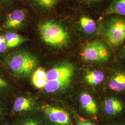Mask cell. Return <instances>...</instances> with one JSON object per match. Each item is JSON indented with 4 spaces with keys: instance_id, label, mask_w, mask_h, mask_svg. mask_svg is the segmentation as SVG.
<instances>
[{
    "instance_id": "cell-1",
    "label": "cell",
    "mask_w": 125,
    "mask_h": 125,
    "mask_svg": "<svg viewBox=\"0 0 125 125\" xmlns=\"http://www.w3.org/2000/svg\"><path fill=\"white\" fill-rule=\"evenodd\" d=\"M39 31L42 40L53 47H64L70 41L67 30L61 24L53 20H47L41 23L39 26Z\"/></svg>"
},
{
    "instance_id": "cell-2",
    "label": "cell",
    "mask_w": 125,
    "mask_h": 125,
    "mask_svg": "<svg viewBox=\"0 0 125 125\" xmlns=\"http://www.w3.org/2000/svg\"><path fill=\"white\" fill-rule=\"evenodd\" d=\"M105 40L113 48L120 47L125 42V17L118 15H108L101 25Z\"/></svg>"
},
{
    "instance_id": "cell-3",
    "label": "cell",
    "mask_w": 125,
    "mask_h": 125,
    "mask_svg": "<svg viewBox=\"0 0 125 125\" xmlns=\"http://www.w3.org/2000/svg\"><path fill=\"white\" fill-rule=\"evenodd\" d=\"M11 70L18 75L27 76L36 68L38 60L30 52L21 51L12 55L8 61Z\"/></svg>"
},
{
    "instance_id": "cell-4",
    "label": "cell",
    "mask_w": 125,
    "mask_h": 125,
    "mask_svg": "<svg viewBox=\"0 0 125 125\" xmlns=\"http://www.w3.org/2000/svg\"><path fill=\"white\" fill-rule=\"evenodd\" d=\"M83 59L89 62H105L110 57L107 45L102 41L94 40L85 45L81 53Z\"/></svg>"
},
{
    "instance_id": "cell-5",
    "label": "cell",
    "mask_w": 125,
    "mask_h": 125,
    "mask_svg": "<svg viewBox=\"0 0 125 125\" xmlns=\"http://www.w3.org/2000/svg\"><path fill=\"white\" fill-rule=\"evenodd\" d=\"M43 112L52 123L56 125H71L70 115L66 111L59 108L46 105L42 107Z\"/></svg>"
},
{
    "instance_id": "cell-6",
    "label": "cell",
    "mask_w": 125,
    "mask_h": 125,
    "mask_svg": "<svg viewBox=\"0 0 125 125\" xmlns=\"http://www.w3.org/2000/svg\"><path fill=\"white\" fill-rule=\"evenodd\" d=\"M104 110L108 116L119 118L125 113V101L120 97L112 96L105 101Z\"/></svg>"
},
{
    "instance_id": "cell-7",
    "label": "cell",
    "mask_w": 125,
    "mask_h": 125,
    "mask_svg": "<svg viewBox=\"0 0 125 125\" xmlns=\"http://www.w3.org/2000/svg\"><path fill=\"white\" fill-rule=\"evenodd\" d=\"M74 72V67L72 64L64 63L47 72L46 79L48 82L67 77H72Z\"/></svg>"
},
{
    "instance_id": "cell-8",
    "label": "cell",
    "mask_w": 125,
    "mask_h": 125,
    "mask_svg": "<svg viewBox=\"0 0 125 125\" xmlns=\"http://www.w3.org/2000/svg\"><path fill=\"white\" fill-rule=\"evenodd\" d=\"M110 89L117 94L125 93V68L116 70L110 77L108 82Z\"/></svg>"
},
{
    "instance_id": "cell-9",
    "label": "cell",
    "mask_w": 125,
    "mask_h": 125,
    "mask_svg": "<svg viewBox=\"0 0 125 125\" xmlns=\"http://www.w3.org/2000/svg\"><path fill=\"white\" fill-rule=\"evenodd\" d=\"M77 24L80 31L87 36L93 35L99 28L97 22L87 15L81 16L77 21Z\"/></svg>"
},
{
    "instance_id": "cell-10",
    "label": "cell",
    "mask_w": 125,
    "mask_h": 125,
    "mask_svg": "<svg viewBox=\"0 0 125 125\" xmlns=\"http://www.w3.org/2000/svg\"><path fill=\"white\" fill-rule=\"evenodd\" d=\"M26 16V11L22 9L15 10L9 13L5 23V27L9 29H16L21 27Z\"/></svg>"
},
{
    "instance_id": "cell-11",
    "label": "cell",
    "mask_w": 125,
    "mask_h": 125,
    "mask_svg": "<svg viewBox=\"0 0 125 125\" xmlns=\"http://www.w3.org/2000/svg\"><path fill=\"white\" fill-rule=\"evenodd\" d=\"M118 15L125 17V0H110L104 16Z\"/></svg>"
},
{
    "instance_id": "cell-12",
    "label": "cell",
    "mask_w": 125,
    "mask_h": 125,
    "mask_svg": "<svg viewBox=\"0 0 125 125\" xmlns=\"http://www.w3.org/2000/svg\"><path fill=\"white\" fill-rule=\"evenodd\" d=\"M81 104L86 112L91 115H95L98 113V107L92 96L87 93L81 94Z\"/></svg>"
},
{
    "instance_id": "cell-13",
    "label": "cell",
    "mask_w": 125,
    "mask_h": 125,
    "mask_svg": "<svg viewBox=\"0 0 125 125\" xmlns=\"http://www.w3.org/2000/svg\"><path fill=\"white\" fill-rule=\"evenodd\" d=\"M72 77H67L56 80L48 81L45 87V90L48 93H54L67 87L72 81Z\"/></svg>"
},
{
    "instance_id": "cell-14",
    "label": "cell",
    "mask_w": 125,
    "mask_h": 125,
    "mask_svg": "<svg viewBox=\"0 0 125 125\" xmlns=\"http://www.w3.org/2000/svg\"><path fill=\"white\" fill-rule=\"evenodd\" d=\"M86 82L90 85H97L101 84L104 78L103 72L99 70L89 72L84 77Z\"/></svg>"
},
{
    "instance_id": "cell-15",
    "label": "cell",
    "mask_w": 125,
    "mask_h": 125,
    "mask_svg": "<svg viewBox=\"0 0 125 125\" xmlns=\"http://www.w3.org/2000/svg\"><path fill=\"white\" fill-rule=\"evenodd\" d=\"M32 106V103L30 99L20 97L16 99L13 104V108L15 112H21L31 109Z\"/></svg>"
},
{
    "instance_id": "cell-16",
    "label": "cell",
    "mask_w": 125,
    "mask_h": 125,
    "mask_svg": "<svg viewBox=\"0 0 125 125\" xmlns=\"http://www.w3.org/2000/svg\"><path fill=\"white\" fill-rule=\"evenodd\" d=\"M5 37L7 42L8 48H14L23 43L25 38L17 33L9 32L7 33Z\"/></svg>"
},
{
    "instance_id": "cell-17",
    "label": "cell",
    "mask_w": 125,
    "mask_h": 125,
    "mask_svg": "<svg viewBox=\"0 0 125 125\" xmlns=\"http://www.w3.org/2000/svg\"><path fill=\"white\" fill-rule=\"evenodd\" d=\"M59 0H34V2L42 9L50 10L54 8Z\"/></svg>"
},
{
    "instance_id": "cell-18",
    "label": "cell",
    "mask_w": 125,
    "mask_h": 125,
    "mask_svg": "<svg viewBox=\"0 0 125 125\" xmlns=\"http://www.w3.org/2000/svg\"><path fill=\"white\" fill-rule=\"evenodd\" d=\"M46 73L45 69L40 67L37 69L33 74L32 79H41L46 78Z\"/></svg>"
},
{
    "instance_id": "cell-19",
    "label": "cell",
    "mask_w": 125,
    "mask_h": 125,
    "mask_svg": "<svg viewBox=\"0 0 125 125\" xmlns=\"http://www.w3.org/2000/svg\"><path fill=\"white\" fill-rule=\"evenodd\" d=\"M32 82L36 87L39 89L45 88L47 83L46 78L41 79H32Z\"/></svg>"
},
{
    "instance_id": "cell-20",
    "label": "cell",
    "mask_w": 125,
    "mask_h": 125,
    "mask_svg": "<svg viewBox=\"0 0 125 125\" xmlns=\"http://www.w3.org/2000/svg\"><path fill=\"white\" fill-rule=\"evenodd\" d=\"M8 48L5 36L0 35V53L4 52Z\"/></svg>"
},
{
    "instance_id": "cell-21",
    "label": "cell",
    "mask_w": 125,
    "mask_h": 125,
    "mask_svg": "<svg viewBox=\"0 0 125 125\" xmlns=\"http://www.w3.org/2000/svg\"><path fill=\"white\" fill-rule=\"evenodd\" d=\"M22 125H40L39 122L35 120L30 119L26 121Z\"/></svg>"
},
{
    "instance_id": "cell-22",
    "label": "cell",
    "mask_w": 125,
    "mask_h": 125,
    "mask_svg": "<svg viewBox=\"0 0 125 125\" xmlns=\"http://www.w3.org/2000/svg\"><path fill=\"white\" fill-rule=\"evenodd\" d=\"M119 57L121 59H124L125 60V44L123 45L120 51L119 52Z\"/></svg>"
},
{
    "instance_id": "cell-23",
    "label": "cell",
    "mask_w": 125,
    "mask_h": 125,
    "mask_svg": "<svg viewBox=\"0 0 125 125\" xmlns=\"http://www.w3.org/2000/svg\"><path fill=\"white\" fill-rule=\"evenodd\" d=\"M102 0H82L83 1L88 4H93L94 3H98L101 1Z\"/></svg>"
},
{
    "instance_id": "cell-24",
    "label": "cell",
    "mask_w": 125,
    "mask_h": 125,
    "mask_svg": "<svg viewBox=\"0 0 125 125\" xmlns=\"http://www.w3.org/2000/svg\"><path fill=\"white\" fill-rule=\"evenodd\" d=\"M7 86V83L5 81L0 78V87H5Z\"/></svg>"
},
{
    "instance_id": "cell-25",
    "label": "cell",
    "mask_w": 125,
    "mask_h": 125,
    "mask_svg": "<svg viewBox=\"0 0 125 125\" xmlns=\"http://www.w3.org/2000/svg\"><path fill=\"white\" fill-rule=\"evenodd\" d=\"M77 125H95L88 121H81L78 122Z\"/></svg>"
},
{
    "instance_id": "cell-26",
    "label": "cell",
    "mask_w": 125,
    "mask_h": 125,
    "mask_svg": "<svg viewBox=\"0 0 125 125\" xmlns=\"http://www.w3.org/2000/svg\"><path fill=\"white\" fill-rule=\"evenodd\" d=\"M113 125H125V121H119L115 123Z\"/></svg>"
}]
</instances>
